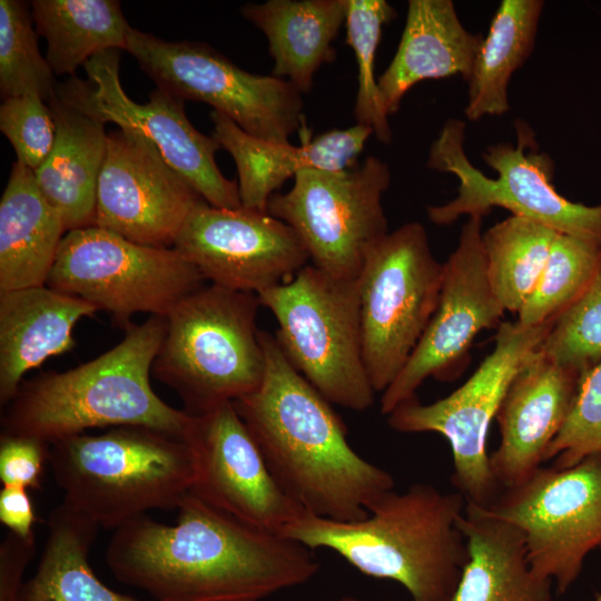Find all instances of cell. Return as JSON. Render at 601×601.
Returning a JSON list of instances; mask_svg holds the SVG:
<instances>
[{"instance_id": "6da1fadb", "label": "cell", "mask_w": 601, "mask_h": 601, "mask_svg": "<svg viewBox=\"0 0 601 601\" xmlns=\"http://www.w3.org/2000/svg\"><path fill=\"white\" fill-rule=\"evenodd\" d=\"M177 522L146 515L115 530L107 564L116 579L155 601H260L309 581L313 550L247 524L189 492Z\"/></svg>"}, {"instance_id": "7a4b0ae2", "label": "cell", "mask_w": 601, "mask_h": 601, "mask_svg": "<svg viewBox=\"0 0 601 601\" xmlns=\"http://www.w3.org/2000/svg\"><path fill=\"white\" fill-rule=\"evenodd\" d=\"M260 386L233 402L280 489L306 512L355 522L394 490L390 472L363 459L328 402L288 362L275 335L259 331Z\"/></svg>"}, {"instance_id": "3957f363", "label": "cell", "mask_w": 601, "mask_h": 601, "mask_svg": "<svg viewBox=\"0 0 601 601\" xmlns=\"http://www.w3.org/2000/svg\"><path fill=\"white\" fill-rule=\"evenodd\" d=\"M465 505L457 491L415 483L377 499L361 521L304 512L282 534L311 550H332L367 577L400 583L410 601H451L469 556L456 525Z\"/></svg>"}, {"instance_id": "277c9868", "label": "cell", "mask_w": 601, "mask_h": 601, "mask_svg": "<svg viewBox=\"0 0 601 601\" xmlns=\"http://www.w3.org/2000/svg\"><path fill=\"white\" fill-rule=\"evenodd\" d=\"M111 349L78 367L21 383L1 418L2 433L49 445L89 428L145 426L187 440L194 415L165 403L150 374L167 316L128 324Z\"/></svg>"}, {"instance_id": "5b68a950", "label": "cell", "mask_w": 601, "mask_h": 601, "mask_svg": "<svg viewBox=\"0 0 601 601\" xmlns=\"http://www.w3.org/2000/svg\"><path fill=\"white\" fill-rule=\"evenodd\" d=\"M48 462L63 502L114 530L149 510L177 509L197 474L186 439L145 426L59 440L50 444Z\"/></svg>"}, {"instance_id": "8992f818", "label": "cell", "mask_w": 601, "mask_h": 601, "mask_svg": "<svg viewBox=\"0 0 601 601\" xmlns=\"http://www.w3.org/2000/svg\"><path fill=\"white\" fill-rule=\"evenodd\" d=\"M259 306L256 294L210 284L169 313L151 374L178 394L185 412L204 414L260 386Z\"/></svg>"}, {"instance_id": "52a82bcc", "label": "cell", "mask_w": 601, "mask_h": 601, "mask_svg": "<svg viewBox=\"0 0 601 601\" xmlns=\"http://www.w3.org/2000/svg\"><path fill=\"white\" fill-rule=\"evenodd\" d=\"M516 145L501 142L486 147L483 159L496 174L490 178L469 160L465 122L449 119L433 141L426 166L459 179L457 195L440 206H428V219L450 225L461 216H486L492 208L541 223L560 234L601 245V203L587 206L563 197L553 186L554 165L549 155L538 152L531 128L516 121Z\"/></svg>"}, {"instance_id": "ba28073f", "label": "cell", "mask_w": 601, "mask_h": 601, "mask_svg": "<svg viewBox=\"0 0 601 601\" xmlns=\"http://www.w3.org/2000/svg\"><path fill=\"white\" fill-rule=\"evenodd\" d=\"M275 316L288 362L328 402L362 412L375 391L363 358L357 278L308 263L289 282L257 295Z\"/></svg>"}, {"instance_id": "9c48e42d", "label": "cell", "mask_w": 601, "mask_h": 601, "mask_svg": "<svg viewBox=\"0 0 601 601\" xmlns=\"http://www.w3.org/2000/svg\"><path fill=\"white\" fill-rule=\"evenodd\" d=\"M551 324L524 326L518 321L502 322L493 351L460 387L430 404L421 403L416 395L386 415L388 426L396 432H432L449 441L453 457L451 481L469 503L486 508L503 490L492 473L486 452L490 424L514 375L540 347Z\"/></svg>"}, {"instance_id": "30bf717a", "label": "cell", "mask_w": 601, "mask_h": 601, "mask_svg": "<svg viewBox=\"0 0 601 601\" xmlns=\"http://www.w3.org/2000/svg\"><path fill=\"white\" fill-rule=\"evenodd\" d=\"M443 264L417 221L387 233L368 250L357 277L364 364L375 392L397 377L439 302Z\"/></svg>"}, {"instance_id": "8fae6325", "label": "cell", "mask_w": 601, "mask_h": 601, "mask_svg": "<svg viewBox=\"0 0 601 601\" xmlns=\"http://www.w3.org/2000/svg\"><path fill=\"white\" fill-rule=\"evenodd\" d=\"M205 280L174 247L139 245L91 226L67 231L47 286L108 312L126 327L137 313L168 316Z\"/></svg>"}, {"instance_id": "7c38bea8", "label": "cell", "mask_w": 601, "mask_h": 601, "mask_svg": "<svg viewBox=\"0 0 601 601\" xmlns=\"http://www.w3.org/2000/svg\"><path fill=\"white\" fill-rule=\"evenodd\" d=\"M391 180L388 165L375 156L344 170L302 169L288 191L269 198L267 211L295 230L312 265L355 279L388 233L382 199Z\"/></svg>"}, {"instance_id": "4fadbf2b", "label": "cell", "mask_w": 601, "mask_h": 601, "mask_svg": "<svg viewBox=\"0 0 601 601\" xmlns=\"http://www.w3.org/2000/svg\"><path fill=\"white\" fill-rule=\"evenodd\" d=\"M126 51L158 88L211 106L254 137L289 142L302 127L303 93L296 87L245 71L207 43L167 41L130 28Z\"/></svg>"}, {"instance_id": "5bb4252c", "label": "cell", "mask_w": 601, "mask_h": 601, "mask_svg": "<svg viewBox=\"0 0 601 601\" xmlns=\"http://www.w3.org/2000/svg\"><path fill=\"white\" fill-rule=\"evenodd\" d=\"M482 509L523 532L531 570L564 594L601 549V454L565 469L540 466Z\"/></svg>"}, {"instance_id": "9a60e30c", "label": "cell", "mask_w": 601, "mask_h": 601, "mask_svg": "<svg viewBox=\"0 0 601 601\" xmlns=\"http://www.w3.org/2000/svg\"><path fill=\"white\" fill-rule=\"evenodd\" d=\"M118 50L93 56L83 65L87 80L73 76L57 85V98L83 115L145 138L209 205L240 208L237 183L227 179L215 160L220 145L190 124L185 100L157 87L148 102H135L121 86Z\"/></svg>"}, {"instance_id": "2e32d148", "label": "cell", "mask_w": 601, "mask_h": 601, "mask_svg": "<svg viewBox=\"0 0 601 601\" xmlns=\"http://www.w3.org/2000/svg\"><path fill=\"white\" fill-rule=\"evenodd\" d=\"M482 223V217L470 216L463 225L456 248L443 264L436 308L405 366L382 393L383 415L416 396L428 377L457 380L470 363L476 335L502 323L505 311L486 275Z\"/></svg>"}, {"instance_id": "e0dca14e", "label": "cell", "mask_w": 601, "mask_h": 601, "mask_svg": "<svg viewBox=\"0 0 601 601\" xmlns=\"http://www.w3.org/2000/svg\"><path fill=\"white\" fill-rule=\"evenodd\" d=\"M211 284L260 294L289 282L309 256L295 230L268 211L198 204L174 244Z\"/></svg>"}, {"instance_id": "ac0fdd59", "label": "cell", "mask_w": 601, "mask_h": 601, "mask_svg": "<svg viewBox=\"0 0 601 601\" xmlns=\"http://www.w3.org/2000/svg\"><path fill=\"white\" fill-rule=\"evenodd\" d=\"M204 200L145 138L122 129L108 135L95 226L139 245L171 248Z\"/></svg>"}, {"instance_id": "d6986e66", "label": "cell", "mask_w": 601, "mask_h": 601, "mask_svg": "<svg viewBox=\"0 0 601 601\" xmlns=\"http://www.w3.org/2000/svg\"><path fill=\"white\" fill-rule=\"evenodd\" d=\"M194 417L187 436L197 464L194 495L247 524L280 534L306 512L277 484L233 402Z\"/></svg>"}, {"instance_id": "ffe728a7", "label": "cell", "mask_w": 601, "mask_h": 601, "mask_svg": "<svg viewBox=\"0 0 601 601\" xmlns=\"http://www.w3.org/2000/svg\"><path fill=\"white\" fill-rule=\"evenodd\" d=\"M583 374L538 348L514 375L495 416L501 441L490 454L492 473L503 489L520 484L545 462L575 403Z\"/></svg>"}, {"instance_id": "44dd1931", "label": "cell", "mask_w": 601, "mask_h": 601, "mask_svg": "<svg viewBox=\"0 0 601 601\" xmlns=\"http://www.w3.org/2000/svg\"><path fill=\"white\" fill-rule=\"evenodd\" d=\"M209 117L213 137L236 164L242 207L259 211H267L269 198L302 169L337 171L356 165L366 141L374 135L371 128L355 124L294 146L254 137L218 111L213 110Z\"/></svg>"}, {"instance_id": "7402d4cb", "label": "cell", "mask_w": 601, "mask_h": 601, "mask_svg": "<svg viewBox=\"0 0 601 601\" xmlns=\"http://www.w3.org/2000/svg\"><path fill=\"white\" fill-rule=\"evenodd\" d=\"M98 309L45 286L0 293V402L7 405L30 370L76 346V324Z\"/></svg>"}, {"instance_id": "603a6c76", "label": "cell", "mask_w": 601, "mask_h": 601, "mask_svg": "<svg viewBox=\"0 0 601 601\" xmlns=\"http://www.w3.org/2000/svg\"><path fill=\"white\" fill-rule=\"evenodd\" d=\"M483 38L466 30L451 0H410L397 50L377 83L388 116L425 79H469Z\"/></svg>"}, {"instance_id": "cb8c5ba5", "label": "cell", "mask_w": 601, "mask_h": 601, "mask_svg": "<svg viewBox=\"0 0 601 601\" xmlns=\"http://www.w3.org/2000/svg\"><path fill=\"white\" fill-rule=\"evenodd\" d=\"M456 525L469 556L451 601H552V582L531 570L518 526L469 502Z\"/></svg>"}, {"instance_id": "d4e9b609", "label": "cell", "mask_w": 601, "mask_h": 601, "mask_svg": "<svg viewBox=\"0 0 601 601\" xmlns=\"http://www.w3.org/2000/svg\"><path fill=\"white\" fill-rule=\"evenodd\" d=\"M56 124L53 147L36 169L37 185L67 231L95 226L99 176L107 151L104 122L55 96L47 102Z\"/></svg>"}, {"instance_id": "484cf974", "label": "cell", "mask_w": 601, "mask_h": 601, "mask_svg": "<svg viewBox=\"0 0 601 601\" xmlns=\"http://www.w3.org/2000/svg\"><path fill=\"white\" fill-rule=\"evenodd\" d=\"M66 231L33 170L14 161L0 199V293L47 285Z\"/></svg>"}, {"instance_id": "4316f807", "label": "cell", "mask_w": 601, "mask_h": 601, "mask_svg": "<svg viewBox=\"0 0 601 601\" xmlns=\"http://www.w3.org/2000/svg\"><path fill=\"white\" fill-rule=\"evenodd\" d=\"M240 13L266 36L272 76L304 93L319 67L336 57L333 41L345 23L347 0H268L244 4Z\"/></svg>"}, {"instance_id": "83f0119b", "label": "cell", "mask_w": 601, "mask_h": 601, "mask_svg": "<svg viewBox=\"0 0 601 601\" xmlns=\"http://www.w3.org/2000/svg\"><path fill=\"white\" fill-rule=\"evenodd\" d=\"M98 529L65 502L55 508L41 559L17 601H144L110 589L95 574L89 552Z\"/></svg>"}, {"instance_id": "f1b7e54d", "label": "cell", "mask_w": 601, "mask_h": 601, "mask_svg": "<svg viewBox=\"0 0 601 601\" xmlns=\"http://www.w3.org/2000/svg\"><path fill=\"white\" fill-rule=\"evenodd\" d=\"M541 0H503L483 38L469 79L465 116L476 121L510 110L508 87L512 75L533 51Z\"/></svg>"}, {"instance_id": "f546056e", "label": "cell", "mask_w": 601, "mask_h": 601, "mask_svg": "<svg viewBox=\"0 0 601 601\" xmlns=\"http://www.w3.org/2000/svg\"><path fill=\"white\" fill-rule=\"evenodd\" d=\"M31 14L47 42L55 75L73 77L78 67L108 50H126L130 30L116 0H35Z\"/></svg>"}, {"instance_id": "4dcf8cb0", "label": "cell", "mask_w": 601, "mask_h": 601, "mask_svg": "<svg viewBox=\"0 0 601 601\" xmlns=\"http://www.w3.org/2000/svg\"><path fill=\"white\" fill-rule=\"evenodd\" d=\"M558 234L515 215L482 234L489 283L504 311L520 312L539 282Z\"/></svg>"}, {"instance_id": "1f68e13d", "label": "cell", "mask_w": 601, "mask_h": 601, "mask_svg": "<svg viewBox=\"0 0 601 601\" xmlns=\"http://www.w3.org/2000/svg\"><path fill=\"white\" fill-rule=\"evenodd\" d=\"M600 254L599 244L558 234L535 288L518 313V322L524 326L553 322L583 293Z\"/></svg>"}, {"instance_id": "d6a6232c", "label": "cell", "mask_w": 601, "mask_h": 601, "mask_svg": "<svg viewBox=\"0 0 601 601\" xmlns=\"http://www.w3.org/2000/svg\"><path fill=\"white\" fill-rule=\"evenodd\" d=\"M28 6L0 0V92L2 100L37 95L46 102L56 96L53 72L39 51L38 33Z\"/></svg>"}, {"instance_id": "836d02e7", "label": "cell", "mask_w": 601, "mask_h": 601, "mask_svg": "<svg viewBox=\"0 0 601 601\" xmlns=\"http://www.w3.org/2000/svg\"><path fill=\"white\" fill-rule=\"evenodd\" d=\"M395 16L394 8L385 0H347L346 42L356 57L358 71L353 115L357 125L371 128L384 144L391 142L392 130L375 78V53L383 26Z\"/></svg>"}, {"instance_id": "e575fe53", "label": "cell", "mask_w": 601, "mask_h": 601, "mask_svg": "<svg viewBox=\"0 0 601 601\" xmlns=\"http://www.w3.org/2000/svg\"><path fill=\"white\" fill-rule=\"evenodd\" d=\"M539 351L582 373L601 359V254L588 286L552 322Z\"/></svg>"}, {"instance_id": "d590c367", "label": "cell", "mask_w": 601, "mask_h": 601, "mask_svg": "<svg viewBox=\"0 0 601 601\" xmlns=\"http://www.w3.org/2000/svg\"><path fill=\"white\" fill-rule=\"evenodd\" d=\"M601 454V359L583 374L575 403L550 444L545 462L565 469Z\"/></svg>"}, {"instance_id": "8d00e7d4", "label": "cell", "mask_w": 601, "mask_h": 601, "mask_svg": "<svg viewBox=\"0 0 601 601\" xmlns=\"http://www.w3.org/2000/svg\"><path fill=\"white\" fill-rule=\"evenodd\" d=\"M0 130L14 149L18 162L38 169L56 140V124L48 104L37 95L2 100Z\"/></svg>"}, {"instance_id": "74e56055", "label": "cell", "mask_w": 601, "mask_h": 601, "mask_svg": "<svg viewBox=\"0 0 601 601\" xmlns=\"http://www.w3.org/2000/svg\"><path fill=\"white\" fill-rule=\"evenodd\" d=\"M49 444L31 436L1 434L0 481L2 486L41 489Z\"/></svg>"}, {"instance_id": "f35d334b", "label": "cell", "mask_w": 601, "mask_h": 601, "mask_svg": "<svg viewBox=\"0 0 601 601\" xmlns=\"http://www.w3.org/2000/svg\"><path fill=\"white\" fill-rule=\"evenodd\" d=\"M36 552L35 539L8 533L0 543V601H17L24 571Z\"/></svg>"}, {"instance_id": "ab89813d", "label": "cell", "mask_w": 601, "mask_h": 601, "mask_svg": "<svg viewBox=\"0 0 601 601\" xmlns=\"http://www.w3.org/2000/svg\"><path fill=\"white\" fill-rule=\"evenodd\" d=\"M27 490L22 486H2L0 521L11 533L22 539H35L36 513Z\"/></svg>"}, {"instance_id": "60d3db41", "label": "cell", "mask_w": 601, "mask_h": 601, "mask_svg": "<svg viewBox=\"0 0 601 601\" xmlns=\"http://www.w3.org/2000/svg\"><path fill=\"white\" fill-rule=\"evenodd\" d=\"M337 601H363V600L357 599V598H355V597L346 595V597H342V598L338 599Z\"/></svg>"}, {"instance_id": "b9f144b4", "label": "cell", "mask_w": 601, "mask_h": 601, "mask_svg": "<svg viewBox=\"0 0 601 601\" xmlns=\"http://www.w3.org/2000/svg\"><path fill=\"white\" fill-rule=\"evenodd\" d=\"M593 601H601V590L595 594V598Z\"/></svg>"}]
</instances>
